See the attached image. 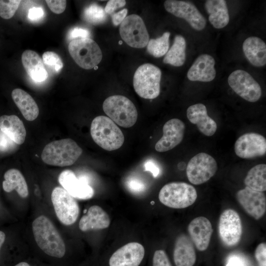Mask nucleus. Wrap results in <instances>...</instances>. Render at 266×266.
Returning a JSON list of instances; mask_svg holds the SVG:
<instances>
[{
  "mask_svg": "<svg viewBox=\"0 0 266 266\" xmlns=\"http://www.w3.org/2000/svg\"><path fill=\"white\" fill-rule=\"evenodd\" d=\"M35 241L47 256L62 260L66 254V248L61 235L51 221L44 215L35 219L32 223Z\"/></svg>",
  "mask_w": 266,
  "mask_h": 266,
  "instance_id": "f257e3e1",
  "label": "nucleus"
},
{
  "mask_svg": "<svg viewBox=\"0 0 266 266\" xmlns=\"http://www.w3.org/2000/svg\"><path fill=\"white\" fill-rule=\"evenodd\" d=\"M82 153V148L71 138L52 141L42 150L41 158L49 165L66 166L73 165Z\"/></svg>",
  "mask_w": 266,
  "mask_h": 266,
  "instance_id": "f03ea898",
  "label": "nucleus"
},
{
  "mask_svg": "<svg viewBox=\"0 0 266 266\" xmlns=\"http://www.w3.org/2000/svg\"><path fill=\"white\" fill-rule=\"evenodd\" d=\"M90 133L95 142L107 151L120 148L125 140L120 129L112 120L105 116H99L93 120Z\"/></svg>",
  "mask_w": 266,
  "mask_h": 266,
  "instance_id": "7ed1b4c3",
  "label": "nucleus"
},
{
  "mask_svg": "<svg viewBox=\"0 0 266 266\" xmlns=\"http://www.w3.org/2000/svg\"><path fill=\"white\" fill-rule=\"evenodd\" d=\"M102 108L111 120L123 128H130L137 121V109L133 102L125 96L108 97L103 103Z\"/></svg>",
  "mask_w": 266,
  "mask_h": 266,
  "instance_id": "20e7f679",
  "label": "nucleus"
},
{
  "mask_svg": "<svg viewBox=\"0 0 266 266\" xmlns=\"http://www.w3.org/2000/svg\"><path fill=\"white\" fill-rule=\"evenodd\" d=\"M197 198L196 189L183 182H173L160 190L159 199L165 205L175 209L185 208L192 205Z\"/></svg>",
  "mask_w": 266,
  "mask_h": 266,
  "instance_id": "39448f33",
  "label": "nucleus"
},
{
  "mask_svg": "<svg viewBox=\"0 0 266 266\" xmlns=\"http://www.w3.org/2000/svg\"><path fill=\"white\" fill-rule=\"evenodd\" d=\"M162 72L156 66L145 64L140 66L134 72L133 86L141 98L154 99L160 93Z\"/></svg>",
  "mask_w": 266,
  "mask_h": 266,
  "instance_id": "423d86ee",
  "label": "nucleus"
},
{
  "mask_svg": "<svg viewBox=\"0 0 266 266\" xmlns=\"http://www.w3.org/2000/svg\"><path fill=\"white\" fill-rule=\"evenodd\" d=\"M69 53L81 67L90 69L100 62L102 52L98 44L90 38H79L71 40L68 44Z\"/></svg>",
  "mask_w": 266,
  "mask_h": 266,
  "instance_id": "0eeeda50",
  "label": "nucleus"
},
{
  "mask_svg": "<svg viewBox=\"0 0 266 266\" xmlns=\"http://www.w3.org/2000/svg\"><path fill=\"white\" fill-rule=\"evenodd\" d=\"M51 201L56 216L63 224L69 226L76 222L79 213L78 204L64 188L56 187L53 190Z\"/></svg>",
  "mask_w": 266,
  "mask_h": 266,
  "instance_id": "6e6552de",
  "label": "nucleus"
},
{
  "mask_svg": "<svg viewBox=\"0 0 266 266\" xmlns=\"http://www.w3.org/2000/svg\"><path fill=\"white\" fill-rule=\"evenodd\" d=\"M119 33L122 39L132 47L143 48L149 40L144 21L136 14L130 15L125 18L120 24Z\"/></svg>",
  "mask_w": 266,
  "mask_h": 266,
  "instance_id": "1a4fd4ad",
  "label": "nucleus"
},
{
  "mask_svg": "<svg viewBox=\"0 0 266 266\" xmlns=\"http://www.w3.org/2000/svg\"><path fill=\"white\" fill-rule=\"evenodd\" d=\"M217 170L216 160L209 154L201 152L189 161L186 174L189 181L194 185H200L209 180Z\"/></svg>",
  "mask_w": 266,
  "mask_h": 266,
  "instance_id": "9d476101",
  "label": "nucleus"
},
{
  "mask_svg": "<svg viewBox=\"0 0 266 266\" xmlns=\"http://www.w3.org/2000/svg\"><path fill=\"white\" fill-rule=\"evenodd\" d=\"M230 87L239 96L245 100L254 102L262 96L259 84L247 72L237 69L230 74L228 78Z\"/></svg>",
  "mask_w": 266,
  "mask_h": 266,
  "instance_id": "9b49d317",
  "label": "nucleus"
},
{
  "mask_svg": "<svg viewBox=\"0 0 266 266\" xmlns=\"http://www.w3.org/2000/svg\"><path fill=\"white\" fill-rule=\"evenodd\" d=\"M219 236L223 243L233 246L239 242L242 234L240 218L233 209H227L221 214L218 223Z\"/></svg>",
  "mask_w": 266,
  "mask_h": 266,
  "instance_id": "f8f14e48",
  "label": "nucleus"
},
{
  "mask_svg": "<svg viewBox=\"0 0 266 266\" xmlns=\"http://www.w3.org/2000/svg\"><path fill=\"white\" fill-rule=\"evenodd\" d=\"M164 7L169 13L185 20L195 30L201 31L205 27V18L190 1L166 0L164 2Z\"/></svg>",
  "mask_w": 266,
  "mask_h": 266,
  "instance_id": "ddd939ff",
  "label": "nucleus"
},
{
  "mask_svg": "<svg viewBox=\"0 0 266 266\" xmlns=\"http://www.w3.org/2000/svg\"><path fill=\"white\" fill-rule=\"evenodd\" d=\"M145 255L143 246L136 242L128 243L115 251L108 260V266H140Z\"/></svg>",
  "mask_w": 266,
  "mask_h": 266,
  "instance_id": "4468645a",
  "label": "nucleus"
},
{
  "mask_svg": "<svg viewBox=\"0 0 266 266\" xmlns=\"http://www.w3.org/2000/svg\"><path fill=\"white\" fill-rule=\"evenodd\" d=\"M234 151L238 157L242 159L261 157L266 153V139L257 133H244L236 140Z\"/></svg>",
  "mask_w": 266,
  "mask_h": 266,
  "instance_id": "2eb2a0df",
  "label": "nucleus"
},
{
  "mask_svg": "<svg viewBox=\"0 0 266 266\" xmlns=\"http://www.w3.org/2000/svg\"><path fill=\"white\" fill-rule=\"evenodd\" d=\"M58 181L63 188L74 198L88 200L94 195L93 188L88 184L84 176L77 177L69 169L63 171L59 175Z\"/></svg>",
  "mask_w": 266,
  "mask_h": 266,
  "instance_id": "dca6fc26",
  "label": "nucleus"
},
{
  "mask_svg": "<svg viewBox=\"0 0 266 266\" xmlns=\"http://www.w3.org/2000/svg\"><path fill=\"white\" fill-rule=\"evenodd\" d=\"M236 198L244 210L255 219H260L265 214L266 198L263 192L245 187L236 193Z\"/></svg>",
  "mask_w": 266,
  "mask_h": 266,
  "instance_id": "f3484780",
  "label": "nucleus"
},
{
  "mask_svg": "<svg viewBox=\"0 0 266 266\" xmlns=\"http://www.w3.org/2000/svg\"><path fill=\"white\" fill-rule=\"evenodd\" d=\"M185 131V124L180 119L173 118L167 121L163 126V135L156 143L155 150L164 152L173 149L182 141Z\"/></svg>",
  "mask_w": 266,
  "mask_h": 266,
  "instance_id": "a211bd4d",
  "label": "nucleus"
},
{
  "mask_svg": "<svg viewBox=\"0 0 266 266\" xmlns=\"http://www.w3.org/2000/svg\"><path fill=\"white\" fill-rule=\"evenodd\" d=\"M188 231L192 241L201 251L208 247L213 233L211 223L203 216L194 219L189 224Z\"/></svg>",
  "mask_w": 266,
  "mask_h": 266,
  "instance_id": "6ab92c4d",
  "label": "nucleus"
},
{
  "mask_svg": "<svg viewBox=\"0 0 266 266\" xmlns=\"http://www.w3.org/2000/svg\"><path fill=\"white\" fill-rule=\"evenodd\" d=\"M215 61L211 56L203 54L194 61L187 72V77L192 81L210 82L216 77Z\"/></svg>",
  "mask_w": 266,
  "mask_h": 266,
  "instance_id": "aec40b11",
  "label": "nucleus"
},
{
  "mask_svg": "<svg viewBox=\"0 0 266 266\" xmlns=\"http://www.w3.org/2000/svg\"><path fill=\"white\" fill-rule=\"evenodd\" d=\"M187 117L204 135L211 136L215 133L217 124L208 115L206 107L203 104L197 103L190 106L187 110Z\"/></svg>",
  "mask_w": 266,
  "mask_h": 266,
  "instance_id": "412c9836",
  "label": "nucleus"
},
{
  "mask_svg": "<svg viewBox=\"0 0 266 266\" xmlns=\"http://www.w3.org/2000/svg\"><path fill=\"white\" fill-rule=\"evenodd\" d=\"M196 254L192 240L186 235L178 236L175 242L173 259L176 266H193Z\"/></svg>",
  "mask_w": 266,
  "mask_h": 266,
  "instance_id": "4be33fe9",
  "label": "nucleus"
},
{
  "mask_svg": "<svg viewBox=\"0 0 266 266\" xmlns=\"http://www.w3.org/2000/svg\"><path fill=\"white\" fill-rule=\"evenodd\" d=\"M110 219L108 214L100 206H91L79 222V228L83 232L102 230L108 228Z\"/></svg>",
  "mask_w": 266,
  "mask_h": 266,
  "instance_id": "5701e85b",
  "label": "nucleus"
},
{
  "mask_svg": "<svg viewBox=\"0 0 266 266\" xmlns=\"http://www.w3.org/2000/svg\"><path fill=\"white\" fill-rule=\"evenodd\" d=\"M22 63L29 76L34 81L41 82L48 77V73L41 57L34 51L26 50L22 53Z\"/></svg>",
  "mask_w": 266,
  "mask_h": 266,
  "instance_id": "b1692460",
  "label": "nucleus"
},
{
  "mask_svg": "<svg viewBox=\"0 0 266 266\" xmlns=\"http://www.w3.org/2000/svg\"><path fill=\"white\" fill-rule=\"evenodd\" d=\"M242 48L246 58L253 66L261 67L266 65V44L260 38H247L243 43Z\"/></svg>",
  "mask_w": 266,
  "mask_h": 266,
  "instance_id": "393cba45",
  "label": "nucleus"
},
{
  "mask_svg": "<svg viewBox=\"0 0 266 266\" xmlns=\"http://www.w3.org/2000/svg\"><path fill=\"white\" fill-rule=\"evenodd\" d=\"M0 130L17 144H22L25 140L26 131L24 125L15 115L0 116Z\"/></svg>",
  "mask_w": 266,
  "mask_h": 266,
  "instance_id": "a878e982",
  "label": "nucleus"
},
{
  "mask_svg": "<svg viewBox=\"0 0 266 266\" xmlns=\"http://www.w3.org/2000/svg\"><path fill=\"white\" fill-rule=\"evenodd\" d=\"M204 6L209 21L214 28L222 29L229 24L230 16L226 0H207Z\"/></svg>",
  "mask_w": 266,
  "mask_h": 266,
  "instance_id": "bb28decb",
  "label": "nucleus"
},
{
  "mask_svg": "<svg viewBox=\"0 0 266 266\" xmlns=\"http://www.w3.org/2000/svg\"><path fill=\"white\" fill-rule=\"evenodd\" d=\"M12 98L24 117L28 121L34 120L38 116V105L32 97L22 89H14Z\"/></svg>",
  "mask_w": 266,
  "mask_h": 266,
  "instance_id": "cd10ccee",
  "label": "nucleus"
},
{
  "mask_svg": "<svg viewBox=\"0 0 266 266\" xmlns=\"http://www.w3.org/2000/svg\"><path fill=\"white\" fill-rule=\"evenodd\" d=\"M2 187L4 191L11 192L16 190L18 195L23 198L29 195V190L26 180L21 172L17 169L11 168L5 172Z\"/></svg>",
  "mask_w": 266,
  "mask_h": 266,
  "instance_id": "c85d7f7f",
  "label": "nucleus"
},
{
  "mask_svg": "<svg viewBox=\"0 0 266 266\" xmlns=\"http://www.w3.org/2000/svg\"><path fill=\"white\" fill-rule=\"evenodd\" d=\"M186 42L181 35H176L171 48L163 59V62L174 66H182L186 60Z\"/></svg>",
  "mask_w": 266,
  "mask_h": 266,
  "instance_id": "c756f323",
  "label": "nucleus"
},
{
  "mask_svg": "<svg viewBox=\"0 0 266 266\" xmlns=\"http://www.w3.org/2000/svg\"><path fill=\"white\" fill-rule=\"evenodd\" d=\"M246 187L259 192L266 190V165H257L252 167L247 172L244 180Z\"/></svg>",
  "mask_w": 266,
  "mask_h": 266,
  "instance_id": "7c9ffc66",
  "label": "nucleus"
},
{
  "mask_svg": "<svg viewBox=\"0 0 266 266\" xmlns=\"http://www.w3.org/2000/svg\"><path fill=\"white\" fill-rule=\"evenodd\" d=\"M169 32H165L156 39H150L147 45V51L155 58H160L166 54L169 49Z\"/></svg>",
  "mask_w": 266,
  "mask_h": 266,
  "instance_id": "2f4dec72",
  "label": "nucleus"
},
{
  "mask_svg": "<svg viewBox=\"0 0 266 266\" xmlns=\"http://www.w3.org/2000/svg\"><path fill=\"white\" fill-rule=\"evenodd\" d=\"M83 18L87 22L96 25L104 23L107 19V15L101 6L94 3L84 8Z\"/></svg>",
  "mask_w": 266,
  "mask_h": 266,
  "instance_id": "473e14b6",
  "label": "nucleus"
},
{
  "mask_svg": "<svg viewBox=\"0 0 266 266\" xmlns=\"http://www.w3.org/2000/svg\"><path fill=\"white\" fill-rule=\"evenodd\" d=\"M21 2L19 0H0V16L4 19L12 18Z\"/></svg>",
  "mask_w": 266,
  "mask_h": 266,
  "instance_id": "72a5a7b5",
  "label": "nucleus"
},
{
  "mask_svg": "<svg viewBox=\"0 0 266 266\" xmlns=\"http://www.w3.org/2000/svg\"><path fill=\"white\" fill-rule=\"evenodd\" d=\"M43 62L56 71H60L63 67V63L60 56L54 52L47 51L42 55Z\"/></svg>",
  "mask_w": 266,
  "mask_h": 266,
  "instance_id": "f704fd0d",
  "label": "nucleus"
},
{
  "mask_svg": "<svg viewBox=\"0 0 266 266\" xmlns=\"http://www.w3.org/2000/svg\"><path fill=\"white\" fill-rule=\"evenodd\" d=\"M152 266H172L166 252L162 249L156 250L152 259Z\"/></svg>",
  "mask_w": 266,
  "mask_h": 266,
  "instance_id": "c9c22d12",
  "label": "nucleus"
},
{
  "mask_svg": "<svg viewBox=\"0 0 266 266\" xmlns=\"http://www.w3.org/2000/svg\"><path fill=\"white\" fill-rule=\"evenodd\" d=\"M128 190L134 194H141L145 192L146 187L145 183L141 180L133 177L129 178L126 183Z\"/></svg>",
  "mask_w": 266,
  "mask_h": 266,
  "instance_id": "e433bc0d",
  "label": "nucleus"
},
{
  "mask_svg": "<svg viewBox=\"0 0 266 266\" xmlns=\"http://www.w3.org/2000/svg\"><path fill=\"white\" fill-rule=\"evenodd\" d=\"M15 143L7 135L0 130V151L7 152L12 150L16 146Z\"/></svg>",
  "mask_w": 266,
  "mask_h": 266,
  "instance_id": "4c0bfd02",
  "label": "nucleus"
},
{
  "mask_svg": "<svg viewBox=\"0 0 266 266\" xmlns=\"http://www.w3.org/2000/svg\"><path fill=\"white\" fill-rule=\"evenodd\" d=\"M255 256L259 266H266V244L261 243L257 247Z\"/></svg>",
  "mask_w": 266,
  "mask_h": 266,
  "instance_id": "58836bf2",
  "label": "nucleus"
},
{
  "mask_svg": "<svg viewBox=\"0 0 266 266\" xmlns=\"http://www.w3.org/2000/svg\"><path fill=\"white\" fill-rule=\"evenodd\" d=\"M46 3L47 4L50 10L56 14H61L63 13L66 8V0H46Z\"/></svg>",
  "mask_w": 266,
  "mask_h": 266,
  "instance_id": "ea45409f",
  "label": "nucleus"
},
{
  "mask_svg": "<svg viewBox=\"0 0 266 266\" xmlns=\"http://www.w3.org/2000/svg\"><path fill=\"white\" fill-rule=\"evenodd\" d=\"M91 33L89 30L79 27L71 29L68 33V38L71 40L84 38H89Z\"/></svg>",
  "mask_w": 266,
  "mask_h": 266,
  "instance_id": "a19ab883",
  "label": "nucleus"
},
{
  "mask_svg": "<svg viewBox=\"0 0 266 266\" xmlns=\"http://www.w3.org/2000/svg\"><path fill=\"white\" fill-rule=\"evenodd\" d=\"M126 4L124 0H110L107 2L104 8L106 14L111 15L118 8L123 7Z\"/></svg>",
  "mask_w": 266,
  "mask_h": 266,
  "instance_id": "79ce46f5",
  "label": "nucleus"
},
{
  "mask_svg": "<svg viewBox=\"0 0 266 266\" xmlns=\"http://www.w3.org/2000/svg\"><path fill=\"white\" fill-rule=\"evenodd\" d=\"M128 9L125 8L111 14L110 15L113 24L115 26L120 24L126 17Z\"/></svg>",
  "mask_w": 266,
  "mask_h": 266,
  "instance_id": "37998d69",
  "label": "nucleus"
},
{
  "mask_svg": "<svg viewBox=\"0 0 266 266\" xmlns=\"http://www.w3.org/2000/svg\"><path fill=\"white\" fill-rule=\"evenodd\" d=\"M44 15V11L41 7H33L28 13V18L32 21H37L41 19Z\"/></svg>",
  "mask_w": 266,
  "mask_h": 266,
  "instance_id": "c03bdc74",
  "label": "nucleus"
},
{
  "mask_svg": "<svg viewBox=\"0 0 266 266\" xmlns=\"http://www.w3.org/2000/svg\"><path fill=\"white\" fill-rule=\"evenodd\" d=\"M145 170L150 172L154 177H156L160 173V169L158 165L152 160L147 161L145 164Z\"/></svg>",
  "mask_w": 266,
  "mask_h": 266,
  "instance_id": "a18cd8bd",
  "label": "nucleus"
},
{
  "mask_svg": "<svg viewBox=\"0 0 266 266\" xmlns=\"http://www.w3.org/2000/svg\"><path fill=\"white\" fill-rule=\"evenodd\" d=\"M227 266H245L244 261L239 257L233 256L228 260Z\"/></svg>",
  "mask_w": 266,
  "mask_h": 266,
  "instance_id": "49530a36",
  "label": "nucleus"
},
{
  "mask_svg": "<svg viewBox=\"0 0 266 266\" xmlns=\"http://www.w3.org/2000/svg\"><path fill=\"white\" fill-rule=\"evenodd\" d=\"M5 233L3 232L0 231V250L1 247L2 246L5 240Z\"/></svg>",
  "mask_w": 266,
  "mask_h": 266,
  "instance_id": "de8ad7c7",
  "label": "nucleus"
},
{
  "mask_svg": "<svg viewBox=\"0 0 266 266\" xmlns=\"http://www.w3.org/2000/svg\"><path fill=\"white\" fill-rule=\"evenodd\" d=\"M14 266H32L29 262H27L26 261H21L18 263H17L16 265H15Z\"/></svg>",
  "mask_w": 266,
  "mask_h": 266,
  "instance_id": "09e8293b",
  "label": "nucleus"
}]
</instances>
